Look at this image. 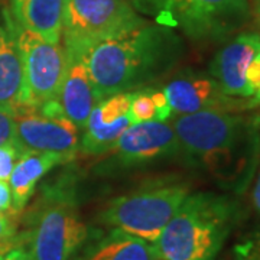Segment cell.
I'll list each match as a JSON object with an SVG mask.
<instances>
[{
    "label": "cell",
    "instance_id": "1",
    "mask_svg": "<svg viewBox=\"0 0 260 260\" xmlns=\"http://www.w3.org/2000/svg\"><path fill=\"white\" fill-rule=\"evenodd\" d=\"M179 159L207 172L223 188L243 192L260 158L259 119L233 110L172 116Z\"/></svg>",
    "mask_w": 260,
    "mask_h": 260
},
{
    "label": "cell",
    "instance_id": "2",
    "mask_svg": "<svg viewBox=\"0 0 260 260\" xmlns=\"http://www.w3.org/2000/svg\"><path fill=\"white\" fill-rule=\"evenodd\" d=\"M184 56L175 30L148 20L120 35L87 44V62L99 102L149 88L174 73Z\"/></svg>",
    "mask_w": 260,
    "mask_h": 260
},
{
    "label": "cell",
    "instance_id": "3",
    "mask_svg": "<svg viewBox=\"0 0 260 260\" xmlns=\"http://www.w3.org/2000/svg\"><path fill=\"white\" fill-rule=\"evenodd\" d=\"M240 217L230 195L194 192L152 244L158 260H215Z\"/></svg>",
    "mask_w": 260,
    "mask_h": 260
},
{
    "label": "cell",
    "instance_id": "4",
    "mask_svg": "<svg viewBox=\"0 0 260 260\" xmlns=\"http://www.w3.org/2000/svg\"><path fill=\"white\" fill-rule=\"evenodd\" d=\"M90 229L84 223L73 178L44 186L29 214L28 250L35 260H71Z\"/></svg>",
    "mask_w": 260,
    "mask_h": 260
},
{
    "label": "cell",
    "instance_id": "5",
    "mask_svg": "<svg viewBox=\"0 0 260 260\" xmlns=\"http://www.w3.org/2000/svg\"><path fill=\"white\" fill-rule=\"evenodd\" d=\"M155 23L182 32L197 42H221L250 19L249 0H130Z\"/></svg>",
    "mask_w": 260,
    "mask_h": 260
},
{
    "label": "cell",
    "instance_id": "6",
    "mask_svg": "<svg viewBox=\"0 0 260 260\" xmlns=\"http://www.w3.org/2000/svg\"><path fill=\"white\" fill-rule=\"evenodd\" d=\"M189 194V184L177 178L152 181L110 200L99 223L153 244Z\"/></svg>",
    "mask_w": 260,
    "mask_h": 260
},
{
    "label": "cell",
    "instance_id": "7",
    "mask_svg": "<svg viewBox=\"0 0 260 260\" xmlns=\"http://www.w3.org/2000/svg\"><path fill=\"white\" fill-rule=\"evenodd\" d=\"M10 25L19 48L23 70V94L26 110L58 102L65 73V51L22 28L10 15Z\"/></svg>",
    "mask_w": 260,
    "mask_h": 260
},
{
    "label": "cell",
    "instance_id": "8",
    "mask_svg": "<svg viewBox=\"0 0 260 260\" xmlns=\"http://www.w3.org/2000/svg\"><path fill=\"white\" fill-rule=\"evenodd\" d=\"M104 155L94 168L97 174L110 175L168 159H179V148L171 120H152L132 123Z\"/></svg>",
    "mask_w": 260,
    "mask_h": 260
},
{
    "label": "cell",
    "instance_id": "9",
    "mask_svg": "<svg viewBox=\"0 0 260 260\" xmlns=\"http://www.w3.org/2000/svg\"><path fill=\"white\" fill-rule=\"evenodd\" d=\"M80 132L58 102L15 116V146L22 153H55L70 162L78 153Z\"/></svg>",
    "mask_w": 260,
    "mask_h": 260
},
{
    "label": "cell",
    "instance_id": "10",
    "mask_svg": "<svg viewBox=\"0 0 260 260\" xmlns=\"http://www.w3.org/2000/svg\"><path fill=\"white\" fill-rule=\"evenodd\" d=\"M130 0H67L64 38L95 42L143 25Z\"/></svg>",
    "mask_w": 260,
    "mask_h": 260
},
{
    "label": "cell",
    "instance_id": "11",
    "mask_svg": "<svg viewBox=\"0 0 260 260\" xmlns=\"http://www.w3.org/2000/svg\"><path fill=\"white\" fill-rule=\"evenodd\" d=\"M172 116H184L203 110H233L253 107L251 99H234L223 93L220 85L208 73L184 68L172 74L162 85Z\"/></svg>",
    "mask_w": 260,
    "mask_h": 260
},
{
    "label": "cell",
    "instance_id": "12",
    "mask_svg": "<svg viewBox=\"0 0 260 260\" xmlns=\"http://www.w3.org/2000/svg\"><path fill=\"white\" fill-rule=\"evenodd\" d=\"M87 44L64 38L65 73L58 95L64 114L80 130L84 129L90 113L99 103L87 62Z\"/></svg>",
    "mask_w": 260,
    "mask_h": 260
},
{
    "label": "cell",
    "instance_id": "13",
    "mask_svg": "<svg viewBox=\"0 0 260 260\" xmlns=\"http://www.w3.org/2000/svg\"><path fill=\"white\" fill-rule=\"evenodd\" d=\"M260 52L257 32H242L225 42L210 62L208 74L213 77L224 94L234 99H253L246 81L247 67Z\"/></svg>",
    "mask_w": 260,
    "mask_h": 260
},
{
    "label": "cell",
    "instance_id": "14",
    "mask_svg": "<svg viewBox=\"0 0 260 260\" xmlns=\"http://www.w3.org/2000/svg\"><path fill=\"white\" fill-rule=\"evenodd\" d=\"M0 109L15 116L26 112L23 70L18 44L10 25L9 9L0 12Z\"/></svg>",
    "mask_w": 260,
    "mask_h": 260
},
{
    "label": "cell",
    "instance_id": "15",
    "mask_svg": "<svg viewBox=\"0 0 260 260\" xmlns=\"http://www.w3.org/2000/svg\"><path fill=\"white\" fill-rule=\"evenodd\" d=\"M71 260H158L152 244L116 229H90Z\"/></svg>",
    "mask_w": 260,
    "mask_h": 260
},
{
    "label": "cell",
    "instance_id": "16",
    "mask_svg": "<svg viewBox=\"0 0 260 260\" xmlns=\"http://www.w3.org/2000/svg\"><path fill=\"white\" fill-rule=\"evenodd\" d=\"M67 0H12L10 15L22 28L51 44H59Z\"/></svg>",
    "mask_w": 260,
    "mask_h": 260
},
{
    "label": "cell",
    "instance_id": "17",
    "mask_svg": "<svg viewBox=\"0 0 260 260\" xmlns=\"http://www.w3.org/2000/svg\"><path fill=\"white\" fill-rule=\"evenodd\" d=\"M68 160L55 153L25 152L20 155L9 177L13 211H22L37 189V184L51 169Z\"/></svg>",
    "mask_w": 260,
    "mask_h": 260
},
{
    "label": "cell",
    "instance_id": "18",
    "mask_svg": "<svg viewBox=\"0 0 260 260\" xmlns=\"http://www.w3.org/2000/svg\"><path fill=\"white\" fill-rule=\"evenodd\" d=\"M130 124L132 121L129 114L113 123H106L93 109L84 129L81 130L83 136L80 138L78 152L88 156H102L113 148V145Z\"/></svg>",
    "mask_w": 260,
    "mask_h": 260
},
{
    "label": "cell",
    "instance_id": "19",
    "mask_svg": "<svg viewBox=\"0 0 260 260\" xmlns=\"http://www.w3.org/2000/svg\"><path fill=\"white\" fill-rule=\"evenodd\" d=\"M135 93L136 91L109 95V97L103 99L102 102L97 103L94 110L97 112L99 117L106 123H113V121L119 120V119L129 114L130 103H132Z\"/></svg>",
    "mask_w": 260,
    "mask_h": 260
},
{
    "label": "cell",
    "instance_id": "20",
    "mask_svg": "<svg viewBox=\"0 0 260 260\" xmlns=\"http://www.w3.org/2000/svg\"><path fill=\"white\" fill-rule=\"evenodd\" d=\"M129 117L132 123H145L156 120V109L150 99L148 88L136 91L130 103Z\"/></svg>",
    "mask_w": 260,
    "mask_h": 260
},
{
    "label": "cell",
    "instance_id": "21",
    "mask_svg": "<svg viewBox=\"0 0 260 260\" xmlns=\"http://www.w3.org/2000/svg\"><path fill=\"white\" fill-rule=\"evenodd\" d=\"M22 152L15 145L0 146V181H9L10 174Z\"/></svg>",
    "mask_w": 260,
    "mask_h": 260
},
{
    "label": "cell",
    "instance_id": "22",
    "mask_svg": "<svg viewBox=\"0 0 260 260\" xmlns=\"http://www.w3.org/2000/svg\"><path fill=\"white\" fill-rule=\"evenodd\" d=\"M148 90L149 94H150V99L153 102V106L156 109V120L168 121L172 117V112H171V106H169V102H168L164 90L162 88H152V87H149Z\"/></svg>",
    "mask_w": 260,
    "mask_h": 260
},
{
    "label": "cell",
    "instance_id": "23",
    "mask_svg": "<svg viewBox=\"0 0 260 260\" xmlns=\"http://www.w3.org/2000/svg\"><path fill=\"white\" fill-rule=\"evenodd\" d=\"M15 145V114L0 109V146Z\"/></svg>",
    "mask_w": 260,
    "mask_h": 260
},
{
    "label": "cell",
    "instance_id": "24",
    "mask_svg": "<svg viewBox=\"0 0 260 260\" xmlns=\"http://www.w3.org/2000/svg\"><path fill=\"white\" fill-rule=\"evenodd\" d=\"M234 260H260L257 242H247L239 246L236 250V259Z\"/></svg>",
    "mask_w": 260,
    "mask_h": 260
},
{
    "label": "cell",
    "instance_id": "25",
    "mask_svg": "<svg viewBox=\"0 0 260 260\" xmlns=\"http://www.w3.org/2000/svg\"><path fill=\"white\" fill-rule=\"evenodd\" d=\"M16 227L10 221V218L5 213H0V244L9 242L15 236Z\"/></svg>",
    "mask_w": 260,
    "mask_h": 260
},
{
    "label": "cell",
    "instance_id": "26",
    "mask_svg": "<svg viewBox=\"0 0 260 260\" xmlns=\"http://www.w3.org/2000/svg\"><path fill=\"white\" fill-rule=\"evenodd\" d=\"M13 210L12 192L8 181H0V213H8Z\"/></svg>",
    "mask_w": 260,
    "mask_h": 260
},
{
    "label": "cell",
    "instance_id": "27",
    "mask_svg": "<svg viewBox=\"0 0 260 260\" xmlns=\"http://www.w3.org/2000/svg\"><path fill=\"white\" fill-rule=\"evenodd\" d=\"M5 260H35L32 257L30 251L23 247H15L8 251V254L5 256Z\"/></svg>",
    "mask_w": 260,
    "mask_h": 260
},
{
    "label": "cell",
    "instance_id": "28",
    "mask_svg": "<svg viewBox=\"0 0 260 260\" xmlns=\"http://www.w3.org/2000/svg\"><path fill=\"white\" fill-rule=\"evenodd\" d=\"M251 198H253V204L256 207V210L260 214V168L257 172V177L254 181V186H253V192H251Z\"/></svg>",
    "mask_w": 260,
    "mask_h": 260
},
{
    "label": "cell",
    "instance_id": "29",
    "mask_svg": "<svg viewBox=\"0 0 260 260\" xmlns=\"http://www.w3.org/2000/svg\"><path fill=\"white\" fill-rule=\"evenodd\" d=\"M0 260H5V257H3V254L0 253Z\"/></svg>",
    "mask_w": 260,
    "mask_h": 260
},
{
    "label": "cell",
    "instance_id": "30",
    "mask_svg": "<svg viewBox=\"0 0 260 260\" xmlns=\"http://www.w3.org/2000/svg\"><path fill=\"white\" fill-rule=\"evenodd\" d=\"M257 13H259V16H260V8H259V6H257Z\"/></svg>",
    "mask_w": 260,
    "mask_h": 260
},
{
    "label": "cell",
    "instance_id": "31",
    "mask_svg": "<svg viewBox=\"0 0 260 260\" xmlns=\"http://www.w3.org/2000/svg\"><path fill=\"white\" fill-rule=\"evenodd\" d=\"M257 244H259V253H260V242H257Z\"/></svg>",
    "mask_w": 260,
    "mask_h": 260
},
{
    "label": "cell",
    "instance_id": "32",
    "mask_svg": "<svg viewBox=\"0 0 260 260\" xmlns=\"http://www.w3.org/2000/svg\"><path fill=\"white\" fill-rule=\"evenodd\" d=\"M257 6H259V8H260V2H259V5H257Z\"/></svg>",
    "mask_w": 260,
    "mask_h": 260
}]
</instances>
